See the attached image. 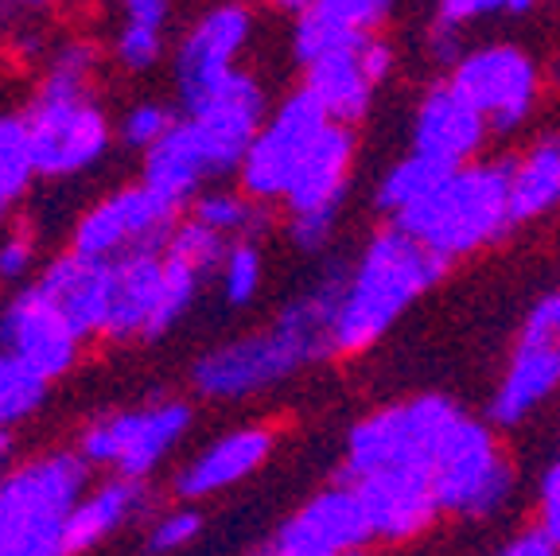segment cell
Returning a JSON list of instances; mask_svg holds the SVG:
<instances>
[{"mask_svg":"<svg viewBox=\"0 0 560 556\" xmlns=\"http://www.w3.org/2000/svg\"><path fill=\"white\" fill-rule=\"evenodd\" d=\"M447 269L452 265L444 257L424 250L394 222L377 230L362 245L359 262L350 265L339 323H335V355L359 358L374 350L420 296L447 277Z\"/></svg>","mask_w":560,"mask_h":556,"instance_id":"1","label":"cell"},{"mask_svg":"<svg viewBox=\"0 0 560 556\" xmlns=\"http://www.w3.org/2000/svg\"><path fill=\"white\" fill-rule=\"evenodd\" d=\"M394 227L417 238L447 265L475 257L514 230L510 215V164L475 160L452 167L417 207L394 218Z\"/></svg>","mask_w":560,"mask_h":556,"instance_id":"2","label":"cell"},{"mask_svg":"<svg viewBox=\"0 0 560 556\" xmlns=\"http://www.w3.org/2000/svg\"><path fill=\"white\" fill-rule=\"evenodd\" d=\"M90 70H94V47L67 44L55 55L51 74L27 109L24 125L39 175L51 179L79 175L109 152L114 129L90 102Z\"/></svg>","mask_w":560,"mask_h":556,"instance_id":"3","label":"cell"},{"mask_svg":"<svg viewBox=\"0 0 560 556\" xmlns=\"http://www.w3.org/2000/svg\"><path fill=\"white\" fill-rule=\"evenodd\" d=\"M464 420V409L444 393H420L401 405H382L354 420L347 432L339 483H359L377 471L394 467H429L452 428Z\"/></svg>","mask_w":560,"mask_h":556,"instance_id":"4","label":"cell"},{"mask_svg":"<svg viewBox=\"0 0 560 556\" xmlns=\"http://www.w3.org/2000/svg\"><path fill=\"white\" fill-rule=\"evenodd\" d=\"M432 487H436L440 510L471 522L499 518L514 502L517 471L502 452V440L490 420L464 413L432 463Z\"/></svg>","mask_w":560,"mask_h":556,"instance_id":"5","label":"cell"},{"mask_svg":"<svg viewBox=\"0 0 560 556\" xmlns=\"http://www.w3.org/2000/svg\"><path fill=\"white\" fill-rule=\"evenodd\" d=\"M350 175H354V129L331 121L307 148L304 164L284 195L289 238L300 253H324L331 245Z\"/></svg>","mask_w":560,"mask_h":556,"instance_id":"6","label":"cell"},{"mask_svg":"<svg viewBox=\"0 0 560 556\" xmlns=\"http://www.w3.org/2000/svg\"><path fill=\"white\" fill-rule=\"evenodd\" d=\"M447 82L487 117L490 132H502V137L517 132L534 117L545 86L537 59L514 44L471 47L447 70Z\"/></svg>","mask_w":560,"mask_h":556,"instance_id":"7","label":"cell"},{"mask_svg":"<svg viewBox=\"0 0 560 556\" xmlns=\"http://www.w3.org/2000/svg\"><path fill=\"white\" fill-rule=\"evenodd\" d=\"M191 428L187 401H156L149 409L114 413L82 432L79 455L90 467H114L121 478H144Z\"/></svg>","mask_w":560,"mask_h":556,"instance_id":"8","label":"cell"},{"mask_svg":"<svg viewBox=\"0 0 560 556\" xmlns=\"http://www.w3.org/2000/svg\"><path fill=\"white\" fill-rule=\"evenodd\" d=\"M331 125V117L324 114V105L315 102L304 86L292 90L284 102L277 105V114L261 125L254 148L245 152L237 179L242 192L254 202L269 207V202H284L292 179H296L300 164H304L307 148L315 144V137Z\"/></svg>","mask_w":560,"mask_h":556,"instance_id":"9","label":"cell"},{"mask_svg":"<svg viewBox=\"0 0 560 556\" xmlns=\"http://www.w3.org/2000/svg\"><path fill=\"white\" fill-rule=\"evenodd\" d=\"M300 366H307L304 350L269 323V327L249 331L234 343L210 347L195 362L191 385L210 401H242L289 382Z\"/></svg>","mask_w":560,"mask_h":556,"instance_id":"10","label":"cell"},{"mask_svg":"<svg viewBox=\"0 0 560 556\" xmlns=\"http://www.w3.org/2000/svg\"><path fill=\"white\" fill-rule=\"evenodd\" d=\"M175 227H179V210H172L144 183H137L94 202L79 218L70 250L94 262H117L132 250H164Z\"/></svg>","mask_w":560,"mask_h":556,"instance_id":"11","label":"cell"},{"mask_svg":"<svg viewBox=\"0 0 560 556\" xmlns=\"http://www.w3.org/2000/svg\"><path fill=\"white\" fill-rule=\"evenodd\" d=\"M90 483V463L82 455H44L0 478V541L20 537L39 525L67 522Z\"/></svg>","mask_w":560,"mask_h":556,"instance_id":"12","label":"cell"},{"mask_svg":"<svg viewBox=\"0 0 560 556\" xmlns=\"http://www.w3.org/2000/svg\"><path fill=\"white\" fill-rule=\"evenodd\" d=\"M249 35H254V12L245 4H219L184 35V44L175 47V90L184 114L199 109L234 74V59L245 51Z\"/></svg>","mask_w":560,"mask_h":556,"instance_id":"13","label":"cell"},{"mask_svg":"<svg viewBox=\"0 0 560 556\" xmlns=\"http://www.w3.org/2000/svg\"><path fill=\"white\" fill-rule=\"evenodd\" d=\"M184 117L199 137L210 175H230L242 167L245 152L254 148L261 125L269 121V105H265L261 82L245 70H234L199 109Z\"/></svg>","mask_w":560,"mask_h":556,"instance_id":"14","label":"cell"},{"mask_svg":"<svg viewBox=\"0 0 560 556\" xmlns=\"http://www.w3.org/2000/svg\"><path fill=\"white\" fill-rule=\"evenodd\" d=\"M0 350L24 358L32 370L51 382L62 378L70 366L79 362L82 335L70 327V320L39 292V285L24 288L0 312Z\"/></svg>","mask_w":560,"mask_h":556,"instance_id":"15","label":"cell"},{"mask_svg":"<svg viewBox=\"0 0 560 556\" xmlns=\"http://www.w3.org/2000/svg\"><path fill=\"white\" fill-rule=\"evenodd\" d=\"M272 541L312 556H347L366 553L370 541L377 537L359 490L350 483H335V487H324L319 495L307 498L289 522L280 525Z\"/></svg>","mask_w":560,"mask_h":556,"instance_id":"16","label":"cell"},{"mask_svg":"<svg viewBox=\"0 0 560 556\" xmlns=\"http://www.w3.org/2000/svg\"><path fill=\"white\" fill-rule=\"evenodd\" d=\"M350 487L359 490L362 506L370 513V525H374V537L385 541V545H405V541L429 533L432 522L444 513L429 467L377 471V475L359 478Z\"/></svg>","mask_w":560,"mask_h":556,"instance_id":"17","label":"cell"},{"mask_svg":"<svg viewBox=\"0 0 560 556\" xmlns=\"http://www.w3.org/2000/svg\"><path fill=\"white\" fill-rule=\"evenodd\" d=\"M487 117L467 102L452 82H436L424 90L412 114V152L436 160L444 167L475 164L487 148Z\"/></svg>","mask_w":560,"mask_h":556,"instance_id":"18","label":"cell"},{"mask_svg":"<svg viewBox=\"0 0 560 556\" xmlns=\"http://www.w3.org/2000/svg\"><path fill=\"white\" fill-rule=\"evenodd\" d=\"M272 432L265 425H245L234 432L210 440L191 463H187L179 475H175V495L187 498V502H199V498L222 495V490L237 487L249 475L269 463L272 455Z\"/></svg>","mask_w":560,"mask_h":556,"instance_id":"19","label":"cell"},{"mask_svg":"<svg viewBox=\"0 0 560 556\" xmlns=\"http://www.w3.org/2000/svg\"><path fill=\"white\" fill-rule=\"evenodd\" d=\"M560 393V343H517L487 401V420L494 428H517Z\"/></svg>","mask_w":560,"mask_h":556,"instance_id":"20","label":"cell"},{"mask_svg":"<svg viewBox=\"0 0 560 556\" xmlns=\"http://www.w3.org/2000/svg\"><path fill=\"white\" fill-rule=\"evenodd\" d=\"M39 292L59 308L70 320V327L79 331L82 339L90 335H105V320H109V288H114V273L109 262H94L82 253H62L59 262L44 269V277L35 280Z\"/></svg>","mask_w":560,"mask_h":556,"instance_id":"21","label":"cell"},{"mask_svg":"<svg viewBox=\"0 0 560 556\" xmlns=\"http://www.w3.org/2000/svg\"><path fill=\"white\" fill-rule=\"evenodd\" d=\"M109 273H114V288H109V320L102 339H149L160 285H164V250H132L109 262Z\"/></svg>","mask_w":560,"mask_h":556,"instance_id":"22","label":"cell"},{"mask_svg":"<svg viewBox=\"0 0 560 556\" xmlns=\"http://www.w3.org/2000/svg\"><path fill=\"white\" fill-rule=\"evenodd\" d=\"M347 277H350V265L331 262L304 292H296L289 304L272 315V327L280 335H289L304 350L307 362H319V358L335 355V323H339Z\"/></svg>","mask_w":560,"mask_h":556,"instance_id":"23","label":"cell"},{"mask_svg":"<svg viewBox=\"0 0 560 556\" xmlns=\"http://www.w3.org/2000/svg\"><path fill=\"white\" fill-rule=\"evenodd\" d=\"M304 90L324 105V114L335 125H354L370 114L374 105V79L362 67V39L359 44H347L339 51L324 55L304 67Z\"/></svg>","mask_w":560,"mask_h":556,"instance_id":"24","label":"cell"},{"mask_svg":"<svg viewBox=\"0 0 560 556\" xmlns=\"http://www.w3.org/2000/svg\"><path fill=\"white\" fill-rule=\"evenodd\" d=\"M210 175L202 144L195 137L191 121L179 117L156 148L144 152V187L172 210H184L202 195V179Z\"/></svg>","mask_w":560,"mask_h":556,"instance_id":"25","label":"cell"},{"mask_svg":"<svg viewBox=\"0 0 560 556\" xmlns=\"http://www.w3.org/2000/svg\"><path fill=\"white\" fill-rule=\"evenodd\" d=\"M510 164V215L514 227H529L560 210V129L541 132Z\"/></svg>","mask_w":560,"mask_h":556,"instance_id":"26","label":"cell"},{"mask_svg":"<svg viewBox=\"0 0 560 556\" xmlns=\"http://www.w3.org/2000/svg\"><path fill=\"white\" fill-rule=\"evenodd\" d=\"M144 483L140 478H109L105 487H97L94 495H82L79 506L67 513L62 537H67V553L79 556L86 548L102 545L109 533L121 530L129 518H137L144 510Z\"/></svg>","mask_w":560,"mask_h":556,"instance_id":"27","label":"cell"},{"mask_svg":"<svg viewBox=\"0 0 560 556\" xmlns=\"http://www.w3.org/2000/svg\"><path fill=\"white\" fill-rule=\"evenodd\" d=\"M191 218L207 230H214V234H222L226 242H237V238L257 242V234L269 230V215H265L261 202H254L245 192H230V187L202 192L191 202Z\"/></svg>","mask_w":560,"mask_h":556,"instance_id":"28","label":"cell"},{"mask_svg":"<svg viewBox=\"0 0 560 556\" xmlns=\"http://www.w3.org/2000/svg\"><path fill=\"white\" fill-rule=\"evenodd\" d=\"M447 172H452V167L436 164V160H429V157H420V152H409V157H401L397 164L385 167V175L374 187V207L382 210V215H389V222H394L397 215H405L409 207H417V202L424 199V195H429Z\"/></svg>","mask_w":560,"mask_h":556,"instance_id":"29","label":"cell"},{"mask_svg":"<svg viewBox=\"0 0 560 556\" xmlns=\"http://www.w3.org/2000/svg\"><path fill=\"white\" fill-rule=\"evenodd\" d=\"M47 397V378L24 362V358L0 350V432L16 428L32 417Z\"/></svg>","mask_w":560,"mask_h":556,"instance_id":"30","label":"cell"},{"mask_svg":"<svg viewBox=\"0 0 560 556\" xmlns=\"http://www.w3.org/2000/svg\"><path fill=\"white\" fill-rule=\"evenodd\" d=\"M35 172L32 137H27L24 117H0V218L27 192Z\"/></svg>","mask_w":560,"mask_h":556,"instance_id":"31","label":"cell"},{"mask_svg":"<svg viewBox=\"0 0 560 556\" xmlns=\"http://www.w3.org/2000/svg\"><path fill=\"white\" fill-rule=\"evenodd\" d=\"M214 277H219V292L230 308L254 304L257 292H261V280H265V262H261L257 242H249V238L230 242L226 257H222V265H219Z\"/></svg>","mask_w":560,"mask_h":556,"instance_id":"32","label":"cell"},{"mask_svg":"<svg viewBox=\"0 0 560 556\" xmlns=\"http://www.w3.org/2000/svg\"><path fill=\"white\" fill-rule=\"evenodd\" d=\"M389 9H394V0H312L307 16L347 39H362V35H377Z\"/></svg>","mask_w":560,"mask_h":556,"instance_id":"33","label":"cell"},{"mask_svg":"<svg viewBox=\"0 0 560 556\" xmlns=\"http://www.w3.org/2000/svg\"><path fill=\"white\" fill-rule=\"evenodd\" d=\"M199 285H202V277L191 269V265L175 262V257H167L164 253V285H160V304H156V315H152L149 339L167 335L175 323L191 312L195 296H199Z\"/></svg>","mask_w":560,"mask_h":556,"instance_id":"34","label":"cell"},{"mask_svg":"<svg viewBox=\"0 0 560 556\" xmlns=\"http://www.w3.org/2000/svg\"><path fill=\"white\" fill-rule=\"evenodd\" d=\"M226 245L230 242L222 234H214V230H207L202 222L187 218V222H179V227L172 230L164 253L167 257H175V262L191 265L199 277H207V273H219L222 257H226Z\"/></svg>","mask_w":560,"mask_h":556,"instance_id":"35","label":"cell"},{"mask_svg":"<svg viewBox=\"0 0 560 556\" xmlns=\"http://www.w3.org/2000/svg\"><path fill=\"white\" fill-rule=\"evenodd\" d=\"M179 121V117H172L164 109V105L156 102H144V105H132L129 114L121 117V140L129 148H137V152H149V148H156L160 140L172 132V125Z\"/></svg>","mask_w":560,"mask_h":556,"instance_id":"36","label":"cell"},{"mask_svg":"<svg viewBox=\"0 0 560 556\" xmlns=\"http://www.w3.org/2000/svg\"><path fill=\"white\" fill-rule=\"evenodd\" d=\"M202 533V518L191 510V506H179V510H167L160 513L156 522H152L149 533V553L164 556V553H179L187 548L195 537Z\"/></svg>","mask_w":560,"mask_h":556,"instance_id":"37","label":"cell"},{"mask_svg":"<svg viewBox=\"0 0 560 556\" xmlns=\"http://www.w3.org/2000/svg\"><path fill=\"white\" fill-rule=\"evenodd\" d=\"M117 62H121L125 70H149L152 62L160 59V51H164V32H156V27H137V24H125L121 32H117Z\"/></svg>","mask_w":560,"mask_h":556,"instance_id":"38","label":"cell"},{"mask_svg":"<svg viewBox=\"0 0 560 556\" xmlns=\"http://www.w3.org/2000/svg\"><path fill=\"white\" fill-rule=\"evenodd\" d=\"M537 0H436V16L452 24H475L482 16H522Z\"/></svg>","mask_w":560,"mask_h":556,"instance_id":"39","label":"cell"},{"mask_svg":"<svg viewBox=\"0 0 560 556\" xmlns=\"http://www.w3.org/2000/svg\"><path fill=\"white\" fill-rule=\"evenodd\" d=\"M62 525H39V530H27L20 537L0 541V556H70L67 537H62Z\"/></svg>","mask_w":560,"mask_h":556,"instance_id":"40","label":"cell"},{"mask_svg":"<svg viewBox=\"0 0 560 556\" xmlns=\"http://www.w3.org/2000/svg\"><path fill=\"white\" fill-rule=\"evenodd\" d=\"M537 530L560 545V460L549 463L537 483Z\"/></svg>","mask_w":560,"mask_h":556,"instance_id":"41","label":"cell"},{"mask_svg":"<svg viewBox=\"0 0 560 556\" xmlns=\"http://www.w3.org/2000/svg\"><path fill=\"white\" fill-rule=\"evenodd\" d=\"M35 242L27 230H9L0 238V280H20L32 273Z\"/></svg>","mask_w":560,"mask_h":556,"instance_id":"42","label":"cell"},{"mask_svg":"<svg viewBox=\"0 0 560 556\" xmlns=\"http://www.w3.org/2000/svg\"><path fill=\"white\" fill-rule=\"evenodd\" d=\"M424 47H429V55L440 62V67L452 70L455 62L464 59L467 47H464V27L452 24V20H432L429 24V35H424Z\"/></svg>","mask_w":560,"mask_h":556,"instance_id":"43","label":"cell"},{"mask_svg":"<svg viewBox=\"0 0 560 556\" xmlns=\"http://www.w3.org/2000/svg\"><path fill=\"white\" fill-rule=\"evenodd\" d=\"M362 67H366V74L374 79V86H382L397 67L394 47L385 44L382 35H366V39H362Z\"/></svg>","mask_w":560,"mask_h":556,"instance_id":"44","label":"cell"},{"mask_svg":"<svg viewBox=\"0 0 560 556\" xmlns=\"http://www.w3.org/2000/svg\"><path fill=\"white\" fill-rule=\"evenodd\" d=\"M494 556H560V545H552L537 525H529V530L514 533Z\"/></svg>","mask_w":560,"mask_h":556,"instance_id":"45","label":"cell"},{"mask_svg":"<svg viewBox=\"0 0 560 556\" xmlns=\"http://www.w3.org/2000/svg\"><path fill=\"white\" fill-rule=\"evenodd\" d=\"M121 9H125V24L156 27V32H164L167 0H121Z\"/></svg>","mask_w":560,"mask_h":556,"instance_id":"46","label":"cell"},{"mask_svg":"<svg viewBox=\"0 0 560 556\" xmlns=\"http://www.w3.org/2000/svg\"><path fill=\"white\" fill-rule=\"evenodd\" d=\"M269 4L277 12H284V16H292V20H300V16H307V12H312V0H269Z\"/></svg>","mask_w":560,"mask_h":556,"instance_id":"47","label":"cell"},{"mask_svg":"<svg viewBox=\"0 0 560 556\" xmlns=\"http://www.w3.org/2000/svg\"><path fill=\"white\" fill-rule=\"evenodd\" d=\"M9 455H12V432H0V478L9 475Z\"/></svg>","mask_w":560,"mask_h":556,"instance_id":"48","label":"cell"},{"mask_svg":"<svg viewBox=\"0 0 560 556\" xmlns=\"http://www.w3.org/2000/svg\"><path fill=\"white\" fill-rule=\"evenodd\" d=\"M257 556H312V553H300V548H289V545H277V541H272L269 548H265V553H257Z\"/></svg>","mask_w":560,"mask_h":556,"instance_id":"49","label":"cell"},{"mask_svg":"<svg viewBox=\"0 0 560 556\" xmlns=\"http://www.w3.org/2000/svg\"><path fill=\"white\" fill-rule=\"evenodd\" d=\"M9 4H44V0H9Z\"/></svg>","mask_w":560,"mask_h":556,"instance_id":"50","label":"cell"},{"mask_svg":"<svg viewBox=\"0 0 560 556\" xmlns=\"http://www.w3.org/2000/svg\"><path fill=\"white\" fill-rule=\"evenodd\" d=\"M347 556H370V553H347Z\"/></svg>","mask_w":560,"mask_h":556,"instance_id":"51","label":"cell"},{"mask_svg":"<svg viewBox=\"0 0 560 556\" xmlns=\"http://www.w3.org/2000/svg\"><path fill=\"white\" fill-rule=\"evenodd\" d=\"M557 292H560V288H557Z\"/></svg>","mask_w":560,"mask_h":556,"instance_id":"52","label":"cell"}]
</instances>
